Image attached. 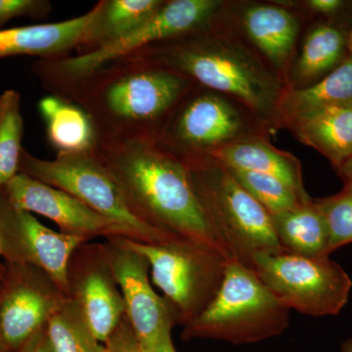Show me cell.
I'll list each match as a JSON object with an SVG mask.
<instances>
[{
	"label": "cell",
	"mask_w": 352,
	"mask_h": 352,
	"mask_svg": "<svg viewBox=\"0 0 352 352\" xmlns=\"http://www.w3.org/2000/svg\"><path fill=\"white\" fill-rule=\"evenodd\" d=\"M226 4L205 27L131 54L231 97L249 109L268 131H275L286 85L234 27Z\"/></svg>",
	"instance_id": "1"
},
{
	"label": "cell",
	"mask_w": 352,
	"mask_h": 352,
	"mask_svg": "<svg viewBox=\"0 0 352 352\" xmlns=\"http://www.w3.org/2000/svg\"><path fill=\"white\" fill-rule=\"evenodd\" d=\"M194 85L182 74L131 54L78 80L61 97L88 113L98 142L157 141L173 109Z\"/></svg>",
	"instance_id": "2"
},
{
	"label": "cell",
	"mask_w": 352,
	"mask_h": 352,
	"mask_svg": "<svg viewBox=\"0 0 352 352\" xmlns=\"http://www.w3.org/2000/svg\"><path fill=\"white\" fill-rule=\"evenodd\" d=\"M96 153L139 219L234 259L208 226L182 160L148 139L98 142Z\"/></svg>",
	"instance_id": "3"
},
{
	"label": "cell",
	"mask_w": 352,
	"mask_h": 352,
	"mask_svg": "<svg viewBox=\"0 0 352 352\" xmlns=\"http://www.w3.org/2000/svg\"><path fill=\"white\" fill-rule=\"evenodd\" d=\"M208 226L231 256L251 270L259 254H281L272 217L224 164L212 157L182 160Z\"/></svg>",
	"instance_id": "4"
},
{
	"label": "cell",
	"mask_w": 352,
	"mask_h": 352,
	"mask_svg": "<svg viewBox=\"0 0 352 352\" xmlns=\"http://www.w3.org/2000/svg\"><path fill=\"white\" fill-rule=\"evenodd\" d=\"M289 309L275 298L256 273L231 259L212 302L184 326V340L212 339L233 344H254L282 335Z\"/></svg>",
	"instance_id": "5"
},
{
	"label": "cell",
	"mask_w": 352,
	"mask_h": 352,
	"mask_svg": "<svg viewBox=\"0 0 352 352\" xmlns=\"http://www.w3.org/2000/svg\"><path fill=\"white\" fill-rule=\"evenodd\" d=\"M226 2L166 0L151 19L124 38L87 54L36 60L31 66L32 74L51 95L61 97L72 85L111 62L210 24L221 13Z\"/></svg>",
	"instance_id": "6"
},
{
	"label": "cell",
	"mask_w": 352,
	"mask_h": 352,
	"mask_svg": "<svg viewBox=\"0 0 352 352\" xmlns=\"http://www.w3.org/2000/svg\"><path fill=\"white\" fill-rule=\"evenodd\" d=\"M19 173L71 194L119 227L126 239L147 244H164L178 239L148 226L131 212L96 149L58 153L55 159L43 160L23 148Z\"/></svg>",
	"instance_id": "7"
},
{
	"label": "cell",
	"mask_w": 352,
	"mask_h": 352,
	"mask_svg": "<svg viewBox=\"0 0 352 352\" xmlns=\"http://www.w3.org/2000/svg\"><path fill=\"white\" fill-rule=\"evenodd\" d=\"M270 133L242 103L195 83L173 109L157 143L186 160L210 157L242 139Z\"/></svg>",
	"instance_id": "8"
},
{
	"label": "cell",
	"mask_w": 352,
	"mask_h": 352,
	"mask_svg": "<svg viewBox=\"0 0 352 352\" xmlns=\"http://www.w3.org/2000/svg\"><path fill=\"white\" fill-rule=\"evenodd\" d=\"M120 238L124 245L147 258L153 282L163 292L175 323L182 326L212 302L231 261L217 250L192 241L147 244Z\"/></svg>",
	"instance_id": "9"
},
{
	"label": "cell",
	"mask_w": 352,
	"mask_h": 352,
	"mask_svg": "<svg viewBox=\"0 0 352 352\" xmlns=\"http://www.w3.org/2000/svg\"><path fill=\"white\" fill-rule=\"evenodd\" d=\"M251 270L281 305L302 314L337 315L349 302L351 277L329 256L259 254Z\"/></svg>",
	"instance_id": "10"
},
{
	"label": "cell",
	"mask_w": 352,
	"mask_h": 352,
	"mask_svg": "<svg viewBox=\"0 0 352 352\" xmlns=\"http://www.w3.org/2000/svg\"><path fill=\"white\" fill-rule=\"evenodd\" d=\"M0 287V332L7 349L18 352L45 327L68 300L52 278L28 263L4 264Z\"/></svg>",
	"instance_id": "11"
},
{
	"label": "cell",
	"mask_w": 352,
	"mask_h": 352,
	"mask_svg": "<svg viewBox=\"0 0 352 352\" xmlns=\"http://www.w3.org/2000/svg\"><path fill=\"white\" fill-rule=\"evenodd\" d=\"M106 240L109 263L124 300L127 320L143 352H153L173 330L175 316L150 284L147 258L124 245L120 237Z\"/></svg>",
	"instance_id": "12"
},
{
	"label": "cell",
	"mask_w": 352,
	"mask_h": 352,
	"mask_svg": "<svg viewBox=\"0 0 352 352\" xmlns=\"http://www.w3.org/2000/svg\"><path fill=\"white\" fill-rule=\"evenodd\" d=\"M68 287L69 300L103 344L126 316L104 243H85L74 252L68 265Z\"/></svg>",
	"instance_id": "13"
},
{
	"label": "cell",
	"mask_w": 352,
	"mask_h": 352,
	"mask_svg": "<svg viewBox=\"0 0 352 352\" xmlns=\"http://www.w3.org/2000/svg\"><path fill=\"white\" fill-rule=\"evenodd\" d=\"M226 11L241 36L287 85L302 30L298 14L276 1H227Z\"/></svg>",
	"instance_id": "14"
},
{
	"label": "cell",
	"mask_w": 352,
	"mask_h": 352,
	"mask_svg": "<svg viewBox=\"0 0 352 352\" xmlns=\"http://www.w3.org/2000/svg\"><path fill=\"white\" fill-rule=\"evenodd\" d=\"M0 190L13 207L47 217L57 224L60 232L85 242L97 237L124 238L119 227L71 194L24 173H18Z\"/></svg>",
	"instance_id": "15"
},
{
	"label": "cell",
	"mask_w": 352,
	"mask_h": 352,
	"mask_svg": "<svg viewBox=\"0 0 352 352\" xmlns=\"http://www.w3.org/2000/svg\"><path fill=\"white\" fill-rule=\"evenodd\" d=\"M0 224L12 241L22 263L32 264L47 273L69 298V258L87 242L44 226L31 212L13 207L1 190Z\"/></svg>",
	"instance_id": "16"
},
{
	"label": "cell",
	"mask_w": 352,
	"mask_h": 352,
	"mask_svg": "<svg viewBox=\"0 0 352 352\" xmlns=\"http://www.w3.org/2000/svg\"><path fill=\"white\" fill-rule=\"evenodd\" d=\"M268 138V135H258L242 139L210 157L228 168L277 178L293 189L305 203L311 201L303 182L300 160L292 153L278 149L271 144Z\"/></svg>",
	"instance_id": "17"
},
{
	"label": "cell",
	"mask_w": 352,
	"mask_h": 352,
	"mask_svg": "<svg viewBox=\"0 0 352 352\" xmlns=\"http://www.w3.org/2000/svg\"><path fill=\"white\" fill-rule=\"evenodd\" d=\"M91 17L92 9L63 22L0 30V59L20 55L38 59L68 56L82 43Z\"/></svg>",
	"instance_id": "18"
},
{
	"label": "cell",
	"mask_w": 352,
	"mask_h": 352,
	"mask_svg": "<svg viewBox=\"0 0 352 352\" xmlns=\"http://www.w3.org/2000/svg\"><path fill=\"white\" fill-rule=\"evenodd\" d=\"M349 32L331 22L314 25L303 38L287 78V89L310 87L325 78L349 55Z\"/></svg>",
	"instance_id": "19"
},
{
	"label": "cell",
	"mask_w": 352,
	"mask_h": 352,
	"mask_svg": "<svg viewBox=\"0 0 352 352\" xmlns=\"http://www.w3.org/2000/svg\"><path fill=\"white\" fill-rule=\"evenodd\" d=\"M288 129L302 144L316 150L339 168L352 156V108H327L289 120Z\"/></svg>",
	"instance_id": "20"
},
{
	"label": "cell",
	"mask_w": 352,
	"mask_h": 352,
	"mask_svg": "<svg viewBox=\"0 0 352 352\" xmlns=\"http://www.w3.org/2000/svg\"><path fill=\"white\" fill-rule=\"evenodd\" d=\"M166 0H101L92 8L76 55L101 50L138 30L161 9Z\"/></svg>",
	"instance_id": "21"
},
{
	"label": "cell",
	"mask_w": 352,
	"mask_h": 352,
	"mask_svg": "<svg viewBox=\"0 0 352 352\" xmlns=\"http://www.w3.org/2000/svg\"><path fill=\"white\" fill-rule=\"evenodd\" d=\"M327 108H352V54L315 85L286 89L278 110L276 131L302 113Z\"/></svg>",
	"instance_id": "22"
},
{
	"label": "cell",
	"mask_w": 352,
	"mask_h": 352,
	"mask_svg": "<svg viewBox=\"0 0 352 352\" xmlns=\"http://www.w3.org/2000/svg\"><path fill=\"white\" fill-rule=\"evenodd\" d=\"M38 110L48 142L58 153L92 151L98 138L91 119L78 104L56 95L43 97Z\"/></svg>",
	"instance_id": "23"
},
{
	"label": "cell",
	"mask_w": 352,
	"mask_h": 352,
	"mask_svg": "<svg viewBox=\"0 0 352 352\" xmlns=\"http://www.w3.org/2000/svg\"><path fill=\"white\" fill-rule=\"evenodd\" d=\"M271 217L285 252L302 256H330L327 224L314 200Z\"/></svg>",
	"instance_id": "24"
},
{
	"label": "cell",
	"mask_w": 352,
	"mask_h": 352,
	"mask_svg": "<svg viewBox=\"0 0 352 352\" xmlns=\"http://www.w3.org/2000/svg\"><path fill=\"white\" fill-rule=\"evenodd\" d=\"M23 133L21 94L7 89L0 95V188L19 173Z\"/></svg>",
	"instance_id": "25"
},
{
	"label": "cell",
	"mask_w": 352,
	"mask_h": 352,
	"mask_svg": "<svg viewBox=\"0 0 352 352\" xmlns=\"http://www.w3.org/2000/svg\"><path fill=\"white\" fill-rule=\"evenodd\" d=\"M54 352H101V344L69 298L46 324Z\"/></svg>",
	"instance_id": "26"
},
{
	"label": "cell",
	"mask_w": 352,
	"mask_h": 352,
	"mask_svg": "<svg viewBox=\"0 0 352 352\" xmlns=\"http://www.w3.org/2000/svg\"><path fill=\"white\" fill-rule=\"evenodd\" d=\"M226 168L241 186L254 200L258 201L270 215L281 214L302 204H307L293 189L277 178L254 171L237 170L228 166Z\"/></svg>",
	"instance_id": "27"
},
{
	"label": "cell",
	"mask_w": 352,
	"mask_h": 352,
	"mask_svg": "<svg viewBox=\"0 0 352 352\" xmlns=\"http://www.w3.org/2000/svg\"><path fill=\"white\" fill-rule=\"evenodd\" d=\"M316 201L327 224L332 252L352 243V182H344L342 191Z\"/></svg>",
	"instance_id": "28"
},
{
	"label": "cell",
	"mask_w": 352,
	"mask_h": 352,
	"mask_svg": "<svg viewBox=\"0 0 352 352\" xmlns=\"http://www.w3.org/2000/svg\"><path fill=\"white\" fill-rule=\"evenodd\" d=\"M51 8L47 0H0V27L15 18L46 19Z\"/></svg>",
	"instance_id": "29"
},
{
	"label": "cell",
	"mask_w": 352,
	"mask_h": 352,
	"mask_svg": "<svg viewBox=\"0 0 352 352\" xmlns=\"http://www.w3.org/2000/svg\"><path fill=\"white\" fill-rule=\"evenodd\" d=\"M101 352H143L126 316L105 342Z\"/></svg>",
	"instance_id": "30"
},
{
	"label": "cell",
	"mask_w": 352,
	"mask_h": 352,
	"mask_svg": "<svg viewBox=\"0 0 352 352\" xmlns=\"http://www.w3.org/2000/svg\"><path fill=\"white\" fill-rule=\"evenodd\" d=\"M296 3L305 10L307 9L308 12L315 15L331 17L340 13L346 6L347 2L342 0H307Z\"/></svg>",
	"instance_id": "31"
},
{
	"label": "cell",
	"mask_w": 352,
	"mask_h": 352,
	"mask_svg": "<svg viewBox=\"0 0 352 352\" xmlns=\"http://www.w3.org/2000/svg\"><path fill=\"white\" fill-rule=\"evenodd\" d=\"M0 259L3 264L22 263L19 254L16 251L12 241L0 224Z\"/></svg>",
	"instance_id": "32"
},
{
	"label": "cell",
	"mask_w": 352,
	"mask_h": 352,
	"mask_svg": "<svg viewBox=\"0 0 352 352\" xmlns=\"http://www.w3.org/2000/svg\"><path fill=\"white\" fill-rule=\"evenodd\" d=\"M18 352H54L48 339L46 326L28 340Z\"/></svg>",
	"instance_id": "33"
},
{
	"label": "cell",
	"mask_w": 352,
	"mask_h": 352,
	"mask_svg": "<svg viewBox=\"0 0 352 352\" xmlns=\"http://www.w3.org/2000/svg\"><path fill=\"white\" fill-rule=\"evenodd\" d=\"M344 182H352V156L339 168H336Z\"/></svg>",
	"instance_id": "34"
},
{
	"label": "cell",
	"mask_w": 352,
	"mask_h": 352,
	"mask_svg": "<svg viewBox=\"0 0 352 352\" xmlns=\"http://www.w3.org/2000/svg\"><path fill=\"white\" fill-rule=\"evenodd\" d=\"M153 352H176L175 346H173V339H171V332L164 336L159 346Z\"/></svg>",
	"instance_id": "35"
},
{
	"label": "cell",
	"mask_w": 352,
	"mask_h": 352,
	"mask_svg": "<svg viewBox=\"0 0 352 352\" xmlns=\"http://www.w3.org/2000/svg\"><path fill=\"white\" fill-rule=\"evenodd\" d=\"M342 352H352V340H346L342 347Z\"/></svg>",
	"instance_id": "36"
},
{
	"label": "cell",
	"mask_w": 352,
	"mask_h": 352,
	"mask_svg": "<svg viewBox=\"0 0 352 352\" xmlns=\"http://www.w3.org/2000/svg\"><path fill=\"white\" fill-rule=\"evenodd\" d=\"M0 352H11L7 349L4 340L2 339L1 332H0Z\"/></svg>",
	"instance_id": "37"
},
{
	"label": "cell",
	"mask_w": 352,
	"mask_h": 352,
	"mask_svg": "<svg viewBox=\"0 0 352 352\" xmlns=\"http://www.w3.org/2000/svg\"><path fill=\"white\" fill-rule=\"evenodd\" d=\"M347 50H349V54H352V27L351 32H349V43H347Z\"/></svg>",
	"instance_id": "38"
},
{
	"label": "cell",
	"mask_w": 352,
	"mask_h": 352,
	"mask_svg": "<svg viewBox=\"0 0 352 352\" xmlns=\"http://www.w3.org/2000/svg\"><path fill=\"white\" fill-rule=\"evenodd\" d=\"M4 273H6V265L3 263H0V282H3L4 275H6Z\"/></svg>",
	"instance_id": "39"
},
{
	"label": "cell",
	"mask_w": 352,
	"mask_h": 352,
	"mask_svg": "<svg viewBox=\"0 0 352 352\" xmlns=\"http://www.w3.org/2000/svg\"><path fill=\"white\" fill-rule=\"evenodd\" d=\"M0 287H1V282H0Z\"/></svg>",
	"instance_id": "40"
}]
</instances>
